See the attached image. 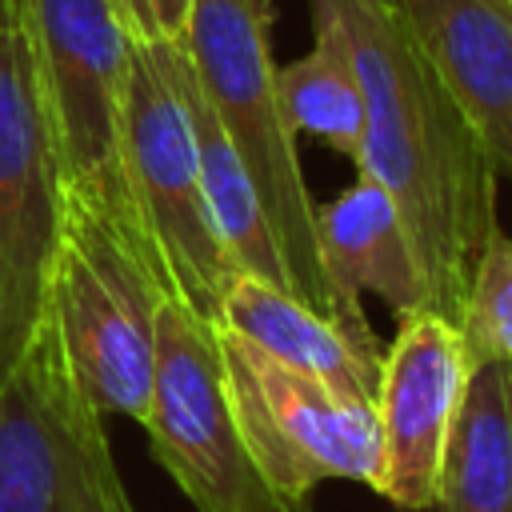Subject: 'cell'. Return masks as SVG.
I'll list each match as a JSON object with an SVG mask.
<instances>
[{"mask_svg": "<svg viewBox=\"0 0 512 512\" xmlns=\"http://www.w3.org/2000/svg\"><path fill=\"white\" fill-rule=\"evenodd\" d=\"M308 4L312 28L340 40L364 92L356 172L392 196L420 268L424 308L456 320L476 256L500 224L496 168L392 0Z\"/></svg>", "mask_w": 512, "mask_h": 512, "instance_id": "1", "label": "cell"}, {"mask_svg": "<svg viewBox=\"0 0 512 512\" xmlns=\"http://www.w3.org/2000/svg\"><path fill=\"white\" fill-rule=\"evenodd\" d=\"M180 44L204 100L212 104L220 128L252 176L292 292L344 328L356 344L384 352L368 316H356L340 304L320 264L316 204L304 184L296 132L288 128L276 96L272 0H196Z\"/></svg>", "mask_w": 512, "mask_h": 512, "instance_id": "2", "label": "cell"}, {"mask_svg": "<svg viewBox=\"0 0 512 512\" xmlns=\"http://www.w3.org/2000/svg\"><path fill=\"white\" fill-rule=\"evenodd\" d=\"M20 12L60 152L64 196L116 224L160 272L124 172L132 40L116 20L112 0H20Z\"/></svg>", "mask_w": 512, "mask_h": 512, "instance_id": "3", "label": "cell"}, {"mask_svg": "<svg viewBox=\"0 0 512 512\" xmlns=\"http://www.w3.org/2000/svg\"><path fill=\"white\" fill-rule=\"evenodd\" d=\"M168 300L164 276L116 224L68 200L44 284V316L88 392L108 416L144 424L156 372V316Z\"/></svg>", "mask_w": 512, "mask_h": 512, "instance_id": "4", "label": "cell"}, {"mask_svg": "<svg viewBox=\"0 0 512 512\" xmlns=\"http://www.w3.org/2000/svg\"><path fill=\"white\" fill-rule=\"evenodd\" d=\"M212 332L240 440L276 512H312L324 480L376 488L380 420L372 396L296 372L224 324Z\"/></svg>", "mask_w": 512, "mask_h": 512, "instance_id": "5", "label": "cell"}, {"mask_svg": "<svg viewBox=\"0 0 512 512\" xmlns=\"http://www.w3.org/2000/svg\"><path fill=\"white\" fill-rule=\"evenodd\" d=\"M124 172L168 296L216 324L240 268L216 232L200 184L192 120L172 76V44H132L124 92Z\"/></svg>", "mask_w": 512, "mask_h": 512, "instance_id": "6", "label": "cell"}, {"mask_svg": "<svg viewBox=\"0 0 512 512\" xmlns=\"http://www.w3.org/2000/svg\"><path fill=\"white\" fill-rule=\"evenodd\" d=\"M0 512H136L52 320L0 380Z\"/></svg>", "mask_w": 512, "mask_h": 512, "instance_id": "7", "label": "cell"}, {"mask_svg": "<svg viewBox=\"0 0 512 512\" xmlns=\"http://www.w3.org/2000/svg\"><path fill=\"white\" fill-rule=\"evenodd\" d=\"M64 172L20 0L0 8V380L44 312L64 224Z\"/></svg>", "mask_w": 512, "mask_h": 512, "instance_id": "8", "label": "cell"}, {"mask_svg": "<svg viewBox=\"0 0 512 512\" xmlns=\"http://www.w3.org/2000/svg\"><path fill=\"white\" fill-rule=\"evenodd\" d=\"M144 432L196 512H276L240 440L216 332L172 296L156 316V372Z\"/></svg>", "mask_w": 512, "mask_h": 512, "instance_id": "9", "label": "cell"}, {"mask_svg": "<svg viewBox=\"0 0 512 512\" xmlns=\"http://www.w3.org/2000/svg\"><path fill=\"white\" fill-rule=\"evenodd\" d=\"M468 352L456 320L416 308L400 316L396 340L384 348L376 384L380 480L376 492L396 508H436L440 472L456 412L468 392Z\"/></svg>", "mask_w": 512, "mask_h": 512, "instance_id": "10", "label": "cell"}, {"mask_svg": "<svg viewBox=\"0 0 512 512\" xmlns=\"http://www.w3.org/2000/svg\"><path fill=\"white\" fill-rule=\"evenodd\" d=\"M448 96L512 180V12L500 0H392Z\"/></svg>", "mask_w": 512, "mask_h": 512, "instance_id": "11", "label": "cell"}, {"mask_svg": "<svg viewBox=\"0 0 512 512\" xmlns=\"http://www.w3.org/2000/svg\"><path fill=\"white\" fill-rule=\"evenodd\" d=\"M316 244L324 276L348 312L364 316L360 292L380 296L396 320L424 308V284L404 220L372 176H356V184L316 208Z\"/></svg>", "mask_w": 512, "mask_h": 512, "instance_id": "12", "label": "cell"}, {"mask_svg": "<svg viewBox=\"0 0 512 512\" xmlns=\"http://www.w3.org/2000/svg\"><path fill=\"white\" fill-rule=\"evenodd\" d=\"M216 324L232 328L236 336H244L248 344H256L260 352H268L272 360L296 372L320 376L328 384H340L376 400L384 352L356 344L344 328H336L328 316L308 308L300 296L260 276H248V272L236 276Z\"/></svg>", "mask_w": 512, "mask_h": 512, "instance_id": "13", "label": "cell"}, {"mask_svg": "<svg viewBox=\"0 0 512 512\" xmlns=\"http://www.w3.org/2000/svg\"><path fill=\"white\" fill-rule=\"evenodd\" d=\"M172 76H176V88H180L184 108H188V120H192L196 160H200V184H204V196H208L216 232H220V240H224V248L232 256V264L240 272H248V276H260V280L292 292V280H288L284 260L276 252V240L268 232V220H264L260 196L252 188V176L240 164L228 132L220 128V120L212 112V104L204 100V92H200V84L192 76V64H188L184 44H172Z\"/></svg>", "mask_w": 512, "mask_h": 512, "instance_id": "14", "label": "cell"}, {"mask_svg": "<svg viewBox=\"0 0 512 512\" xmlns=\"http://www.w3.org/2000/svg\"><path fill=\"white\" fill-rule=\"evenodd\" d=\"M440 512H512V364L472 368L440 472Z\"/></svg>", "mask_w": 512, "mask_h": 512, "instance_id": "15", "label": "cell"}, {"mask_svg": "<svg viewBox=\"0 0 512 512\" xmlns=\"http://www.w3.org/2000/svg\"><path fill=\"white\" fill-rule=\"evenodd\" d=\"M312 48L292 64L276 68V96L288 128L316 136L328 148L360 164L364 152V92L356 68L340 40L324 28H312Z\"/></svg>", "mask_w": 512, "mask_h": 512, "instance_id": "16", "label": "cell"}, {"mask_svg": "<svg viewBox=\"0 0 512 512\" xmlns=\"http://www.w3.org/2000/svg\"><path fill=\"white\" fill-rule=\"evenodd\" d=\"M456 328L472 368L512 364V236L500 224L476 256Z\"/></svg>", "mask_w": 512, "mask_h": 512, "instance_id": "17", "label": "cell"}, {"mask_svg": "<svg viewBox=\"0 0 512 512\" xmlns=\"http://www.w3.org/2000/svg\"><path fill=\"white\" fill-rule=\"evenodd\" d=\"M196 0H112L132 44H180Z\"/></svg>", "mask_w": 512, "mask_h": 512, "instance_id": "18", "label": "cell"}, {"mask_svg": "<svg viewBox=\"0 0 512 512\" xmlns=\"http://www.w3.org/2000/svg\"><path fill=\"white\" fill-rule=\"evenodd\" d=\"M500 4H504V8H508V12H512V0H500Z\"/></svg>", "mask_w": 512, "mask_h": 512, "instance_id": "19", "label": "cell"}, {"mask_svg": "<svg viewBox=\"0 0 512 512\" xmlns=\"http://www.w3.org/2000/svg\"><path fill=\"white\" fill-rule=\"evenodd\" d=\"M4 4H12V0H0V8H4Z\"/></svg>", "mask_w": 512, "mask_h": 512, "instance_id": "20", "label": "cell"}]
</instances>
